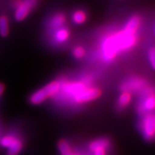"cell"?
<instances>
[{
  "label": "cell",
  "instance_id": "obj_1",
  "mask_svg": "<svg viewBox=\"0 0 155 155\" xmlns=\"http://www.w3.org/2000/svg\"><path fill=\"white\" fill-rule=\"evenodd\" d=\"M136 36L135 34H127L123 31L122 33L112 36L104 43V53L107 59H111L116 56L120 50L128 49L136 43Z\"/></svg>",
  "mask_w": 155,
  "mask_h": 155
},
{
  "label": "cell",
  "instance_id": "obj_2",
  "mask_svg": "<svg viewBox=\"0 0 155 155\" xmlns=\"http://www.w3.org/2000/svg\"><path fill=\"white\" fill-rule=\"evenodd\" d=\"M0 145L9 150V152L18 155L23 148V143L19 138L15 135H6L0 139Z\"/></svg>",
  "mask_w": 155,
  "mask_h": 155
},
{
  "label": "cell",
  "instance_id": "obj_3",
  "mask_svg": "<svg viewBox=\"0 0 155 155\" xmlns=\"http://www.w3.org/2000/svg\"><path fill=\"white\" fill-rule=\"evenodd\" d=\"M141 128L143 136L147 140H153L155 132V119L153 114H147L143 117Z\"/></svg>",
  "mask_w": 155,
  "mask_h": 155
},
{
  "label": "cell",
  "instance_id": "obj_4",
  "mask_svg": "<svg viewBox=\"0 0 155 155\" xmlns=\"http://www.w3.org/2000/svg\"><path fill=\"white\" fill-rule=\"evenodd\" d=\"M101 92L97 88H83L74 95V99L78 103H84L95 100L101 96Z\"/></svg>",
  "mask_w": 155,
  "mask_h": 155
},
{
  "label": "cell",
  "instance_id": "obj_5",
  "mask_svg": "<svg viewBox=\"0 0 155 155\" xmlns=\"http://www.w3.org/2000/svg\"><path fill=\"white\" fill-rule=\"evenodd\" d=\"M110 147V142L106 139H99L90 143L89 148L92 155H107V150Z\"/></svg>",
  "mask_w": 155,
  "mask_h": 155
},
{
  "label": "cell",
  "instance_id": "obj_6",
  "mask_svg": "<svg viewBox=\"0 0 155 155\" xmlns=\"http://www.w3.org/2000/svg\"><path fill=\"white\" fill-rule=\"evenodd\" d=\"M31 8V5L27 2H20L17 6V10L15 11V19L18 21L24 20L29 14Z\"/></svg>",
  "mask_w": 155,
  "mask_h": 155
},
{
  "label": "cell",
  "instance_id": "obj_7",
  "mask_svg": "<svg viewBox=\"0 0 155 155\" xmlns=\"http://www.w3.org/2000/svg\"><path fill=\"white\" fill-rule=\"evenodd\" d=\"M141 23V19L139 16H133L125 25L124 32L127 34H135L137 29H139Z\"/></svg>",
  "mask_w": 155,
  "mask_h": 155
},
{
  "label": "cell",
  "instance_id": "obj_8",
  "mask_svg": "<svg viewBox=\"0 0 155 155\" xmlns=\"http://www.w3.org/2000/svg\"><path fill=\"white\" fill-rule=\"evenodd\" d=\"M48 97H49L47 91L45 89V87L41 90H39L38 91L35 92L34 94L31 96L30 102L33 104H39L42 103L44 101H45Z\"/></svg>",
  "mask_w": 155,
  "mask_h": 155
},
{
  "label": "cell",
  "instance_id": "obj_9",
  "mask_svg": "<svg viewBox=\"0 0 155 155\" xmlns=\"http://www.w3.org/2000/svg\"><path fill=\"white\" fill-rule=\"evenodd\" d=\"M86 86H84L82 83L79 82H74V83H68L63 86V90L67 91L69 94H74L75 95L77 93H78L80 90H82L83 88Z\"/></svg>",
  "mask_w": 155,
  "mask_h": 155
},
{
  "label": "cell",
  "instance_id": "obj_10",
  "mask_svg": "<svg viewBox=\"0 0 155 155\" xmlns=\"http://www.w3.org/2000/svg\"><path fill=\"white\" fill-rule=\"evenodd\" d=\"M69 31L68 29L66 28H63V27H60L56 30L55 33V41H57L59 43H62V42H64L68 39L69 37Z\"/></svg>",
  "mask_w": 155,
  "mask_h": 155
},
{
  "label": "cell",
  "instance_id": "obj_11",
  "mask_svg": "<svg viewBox=\"0 0 155 155\" xmlns=\"http://www.w3.org/2000/svg\"><path fill=\"white\" fill-rule=\"evenodd\" d=\"M45 89L47 91L49 97H52L54 95L59 93V90H60V84L59 82H51L49 84H48L47 86H45Z\"/></svg>",
  "mask_w": 155,
  "mask_h": 155
},
{
  "label": "cell",
  "instance_id": "obj_12",
  "mask_svg": "<svg viewBox=\"0 0 155 155\" xmlns=\"http://www.w3.org/2000/svg\"><path fill=\"white\" fill-rule=\"evenodd\" d=\"M131 95L129 92H124L120 94V96L118 99V106L119 108H124L127 107L131 102Z\"/></svg>",
  "mask_w": 155,
  "mask_h": 155
},
{
  "label": "cell",
  "instance_id": "obj_13",
  "mask_svg": "<svg viewBox=\"0 0 155 155\" xmlns=\"http://www.w3.org/2000/svg\"><path fill=\"white\" fill-rule=\"evenodd\" d=\"M9 33L8 18L6 16L0 17V35L2 37H6Z\"/></svg>",
  "mask_w": 155,
  "mask_h": 155
},
{
  "label": "cell",
  "instance_id": "obj_14",
  "mask_svg": "<svg viewBox=\"0 0 155 155\" xmlns=\"http://www.w3.org/2000/svg\"><path fill=\"white\" fill-rule=\"evenodd\" d=\"M72 20L75 24H82L85 22L86 20V13L82 10H77L73 14L72 16Z\"/></svg>",
  "mask_w": 155,
  "mask_h": 155
},
{
  "label": "cell",
  "instance_id": "obj_15",
  "mask_svg": "<svg viewBox=\"0 0 155 155\" xmlns=\"http://www.w3.org/2000/svg\"><path fill=\"white\" fill-rule=\"evenodd\" d=\"M64 22H65V17H64V15L59 14V15H55L52 18L50 25H51V27H52V28L57 29V28H60L64 24Z\"/></svg>",
  "mask_w": 155,
  "mask_h": 155
},
{
  "label": "cell",
  "instance_id": "obj_16",
  "mask_svg": "<svg viewBox=\"0 0 155 155\" xmlns=\"http://www.w3.org/2000/svg\"><path fill=\"white\" fill-rule=\"evenodd\" d=\"M155 101L153 94L149 95L143 102V108L145 111H152L154 108Z\"/></svg>",
  "mask_w": 155,
  "mask_h": 155
},
{
  "label": "cell",
  "instance_id": "obj_17",
  "mask_svg": "<svg viewBox=\"0 0 155 155\" xmlns=\"http://www.w3.org/2000/svg\"><path fill=\"white\" fill-rule=\"evenodd\" d=\"M74 56L77 59H82V58L84 57V55L86 54V51H85V49L82 47H76L74 49L73 51Z\"/></svg>",
  "mask_w": 155,
  "mask_h": 155
},
{
  "label": "cell",
  "instance_id": "obj_18",
  "mask_svg": "<svg viewBox=\"0 0 155 155\" xmlns=\"http://www.w3.org/2000/svg\"><path fill=\"white\" fill-rule=\"evenodd\" d=\"M148 56H149V61L150 63L152 68H155V51L154 48H152L149 51V54H148Z\"/></svg>",
  "mask_w": 155,
  "mask_h": 155
},
{
  "label": "cell",
  "instance_id": "obj_19",
  "mask_svg": "<svg viewBox=\"0 0 155 155\" xmlns=\"http://www.w3.org/2000/svg\"><path fill=\"white\" fill-rule=\"evenodd\" d=\"M3 91H4V86H3L2 84L0 83V97H1V95L2 94Z\"/></svg>",
  "mask_w": 155,
  "mask_h": 155
},
{
  "label": "cell",
  "instance_id": "obj_20",
  "mask_svg": "<svg viewBox=\"0 0 155 155\" xmlns=\"http://www.w3.org/2000/svg\"><path fill=\"white\" fill-rule=\"evenodd\" d=\"M6 155H15V154H14V153H10V152H8V153H7V154H6Z\"/></svg>",
  "mask_w": 155,
  "mask_h": 155
}]
</instances>
